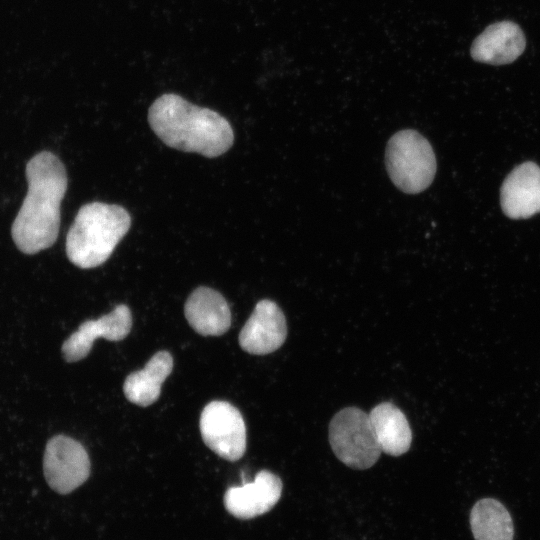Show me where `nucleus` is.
Segmentation results:
<instances>
[{
	"label": "nucleus",
	"instance_id": "nucleus-15",
	"mask_svg": "<svg viewBox=\"0 0 540 540\" xmlns=\"http://www.w3.org/2000/svg\"><path fill=\"white\" fill-rule=\"evenodd\" d=\"M173 369V358L167 351L155 353L143 369L132 372L123 384L125 397L131 403L146 407L160 396L161 385Z\"/></svg>",
	"mask_w": 540,
	"mask_h": 540
},
{
	"label": "nucleus",
	"instance_id": "nucleus-10",
	"mask_svg": "<svg viewBox=\"0 0 540 540\" xmlns=\"http://www.w3.org/2000/svg\"><path fill=\"white\" fill-rule=\"evenodd\" d=\"M282 488V481L277 475L261 470L252 482L228 488L223 498L224 506L236 518H255L276 505Z\"/></svg>",
	"mask_w": 540,
	"mask_h": 540
},
{
	"label": "nucleus",
	"instance_id": "nucleus-12",
	"mask_svg": "<svg viewBox=\"0 0 540 540\" xmlns=\"http://www.w3.org/2000/svg\"><path fill=\"white\" fill-rule=\"evenodd\" d=\"M526 40L522 29L512 21L489 25L473 41L470 54L475 61L504 65L515 61L523 52Z\"/></svg>",
	"mask_w": 540,
	"mask_h": 540
},
{
	"label": "nucleus",
	"instance_id": "nucleus-11",
	"mask_svg": "<svg viewBox=\"0 0 540 540\" xmlns=\"http://www.w3.org/2000/svg\"><path fill=\"white\" fill-rule=\"evenodd\" d=\"M500 204L511 219H526L540 212V167L531 161L516 166L505 178Z\"/></svg>",
	"mask_w": 540,
	"mask_h": 540
},
{
	"label": "nucleus",
	"instance_id": "nucleus-2",
	"mask_svg": "<svg viewBox=\"0 0 540 540\" xmlns=\"http://www.w3.org/2000/svg\"><path fill=\"white\" fill-rule=\"evenodd\" d=\"M148 122L167 146L208 158L224 154L234 142L226 118L174 93L163 94L153 102L148 110Z\"/></svg>",
	"mask_w": 540,
	"mask_h": 540
},
{
	"label": "nucleus",
	"instance_id": "nucleus-9",
	"mask_svg": "<svg viewBox=\"0 0 540 540\" xmlns=\"http://www.w3.org/2000/svg\"><path fill=\"white\" fill-rule=\"evenodd\" d=\"M131 328V311L125 304H120L96 320L83 322L78 330L64 341L62 355L67 362L79 361L89 354L97 338L120 341L129 334Z\"/></svg>",
	"mask_w": 540,
	"mask_h": 540
},
{
	"label": "nucleus",
	"instance_id": "nucleus-16",
	"mask_svg": "<svg viewBox=\"0 0 540 540\" xmlns=\"http://www.w3.org/2000/svg\"><path fill=\"white\" fill-rule=\"evenodd\" d=\"M470 525L475 540H513L512 518L496 499L477 501L471 509Z\"/></svg>",
	"mask_w": 540,
	"mask_h": 540
},
{
	"label": "nucleus",
	"instance_id": "nucleus-5",
	"mask_svg": "<svg viewBox=\"0 0 540 540\" xmlns=\"http://www.w3.org/2000/svg\"><path fill=\"white\" fill-rule=\"evenodd\" d=\"M329 443L342 463L358 470L372 467L382 452L369 414L357 407L343 408L333 416L329 424Z\"/></svg>",
	"mask_w": 540,
	"mask_h": 540
},
{
	"label": "nucleus",
	"instance_id": "nucleus-7",
	"mask_svg": "<svg viewBox=\"0 0 540 540\" xmlns=\"http://www.w3.org/2000/svg\"><path fill=\"white\" fill-rule=\"evenodd\" d=\"M90 459L78 441L57 435L45 448L43 470L48 485L60 494H68L81 486L90 475Z\"/></svg>",
	"mask_w": 540,
	"mask_h": 540
},
{
	"label": "nucleus",
	"instance_id": "nucleus-3",
	"mask_svg": "<svg viewBox=\"0 0 540 540\" xmlns=\"http://www.w3.org/2000/svg\"><path fill=\"white\" fill-rule=\"evenodd\" d=\"M130 226V214L120 205L102 202L83 205L67 234L68 259L82 269L102 265Z\"/></svg>",
	"mask_w": 540,
	"mask_h": 540
},
{
	"label": "nucleus",
	"instance_id": "nucleus-1",
	"mask_svg": "<svg viewBox=\"0 0 540 540\" xmlns=\"http://www.w3.org/2000/svg\"><path fill=\"white\" fill-rule=\"evenodd\" d=\"M26 177L28 190L13 222L12 237L20 251L35 254L52 246L58 237L68 180L63 163L49 151L31 158Z\"/></svg>",
	"mask_w": 540,
	"mask_h": 540
},
{
	"label": "nucleus",
	"instance_id": "nucleus-6",
	"mask_svg": "<svg viewBox=\"0 0 540 540\" xmlns=\"http://www.w3.org/2000/svg\"><path fill=\"white\" fill-rule=\"evenodd\" d=\"M200 433L205 445L221 458L239 460L246 451V426L240 411L226 401H212L202 410Z\"/></svg>",
	"mask_w": 540,
	"mask_h": 540
},
{
	"label": "nucleus",
	"instance_id": "nucleus-4",
	"mask_svg": "<svg viewBox=\"0 0 540 540\" xmlns=\"http://www.w3.org/2000/svg\"><path fill=\"white\" fill-rule=\"evenodd\" d=\"M385 165L394 185L408 194H417L428 188L437 167L432 146L412 129L401 130L389 139Z\"/></svg>",
	"mask_w": 540,
	"mask_h": 540
},
{
	"label": "nucleus",
	"instance_id": "nucleus-13",
	"mask_svg": "<svg viewBox=\"0 0 540 540\" xmlns=\"http://www.w3.org/2000/svg\"><path fill=\"white\" fill-rule=\"evenodd\" d=\"M184 314L200 335L220 336L231 326V312L225 298L216 290L200 286L187 298Z\"/></svg>",
	"mask_w": 540,
	"mask_h": 540
},
{
	"label": "nucleus",
	"instance_id": "nucleus-14",
	"mask_svg": "<svg viewBox=\"0 0 540 540\" xmlns=\"http://www.w3.org/2000/svg\"><path fill=\"white\" fill-rule=\"evenodd\" d=\"M369 418L382 452L400 456L409 450L412 431L405 414L398 407L382 402L372 408Z\"/></svg>",
	"mask_w": 540,
	"mask_h": 540
},
{
	"label": "nucleus",
	"instance_id": "nucleus-8",
	"mask_svg": "<svg viewBox=\"0 0 540 540\" xmlns=\"http://www.w3.org/2000/svg\"><path fill=\"white\" fill-rule=\"evenodd\" d=\"M287 337V323L281 308L269 299L259 301L242 327L240 347L252 355H266L279 349Z\"/></svg>",
	"mask_w": 540,
	"mask_h": 540
}]
</instances>
